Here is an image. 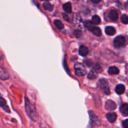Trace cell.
Returning a JSON list of instances; mask_svg holds the SVG:
<instances>
[{"label": "cell", "mask_w": 128, "mask_h": 128, "mask_svg": "<svg viewBox=\"0 0 128 128\" xmlns=\"http://www.w3.org/2000/svg\"><path fill=\"white\" fill-rule=\"evenodd\" d=\"M91 2H92L93 3L97 4V3H99V2H100L101 0H91Z\"/></svg>", "instance_id": "cell-24"}, {"label": "cell", "mask_w": 128, "mask_h": 128, "mask_svg": "<svg viewBox=\"0 0 128 128\" xmlns=\"http://www.w3.org/2000/svg\"><path fill=\"white\" fill-rule=\"evenodd\" d=\"M109 18L112 21H114L118 20L119 18V15H118V12L116 10H111L110 11V13H109Z\"/></svg>", "instance_id": "cell-6"}, {"label": "cell", "mask_w": 128, "mask_h": 128, "mask_svg": "<svg viewBox=\"0 0 128 128\" xmlns=\"http://www.w3.org/2000/svg\"><path fill=\"white\" fill-rule=\"evenodd\" d=\"M54 23L55 26H56L58 29H60V30H61V29H62L64 28L63 23H62L61 21H60V20H55V21H54Z\"/></svg>", "instance_id": "cell-19"}, {"label": "cell", "mask_w": 128, "mask_h": 128, "mask_svg": "<svg viewBox=\"0 0 128 128\" xmlns=\"http://www.w3.org/2000/svg\"><path fill=\"white\" fill-rule=\"evenodd\" d=\"M121 21L122 23L128 24V16L126 14L122 15L121 18Z\"/></svg>", "instance_id": "cell-21"}, {"label": "cell", "mask_w": 128, "mask_h": 128, "mask_svg": "<svg viewBox=\"0 0 128 128\" xmlns=\"http://www.w3.org/2000/svg\"><path fill=\"white\" fill-rule=\"evenodd\" d=\"M62 8H63V10L66 11V12H71L72 11V6H71V2H66L64 4H63L62 6Z\"/></svg>", "instance_id": "cell-15"}, {"label": "cell", "mask_w": 128, "mask_h": 128, "mask_svg": "<svg viewBox=\"0 0 128 128\" xmlns=\"http://www.w3.org/2000/svg\"><path fill=\"white\" fill-rule=\"evenodd\" d=\"M119 72H120V70L118 68L115 67V66H111L108 70V73L111 75L118 74Z\"/></svg>", "instance_id": "cell-14"}, {"label": "cell", "mask_w": 128, "mask_h": 128, "mask_svg": "<svg viewBox=\"0 0 128 128\" xmlns=\"http://www.w3.org/2000/svg\"><path fill=\"white\" fill-rule=\"evenodd\" d=\"M105 32L108 35L110 36H112L116 33V30L112 26H107L105 29Z\"/></svg>", "instance_id": "cell-10"}, {"label": "cell", "mask_w": 128, "mask_h": 128, "mask_svg": "<svg viewBox=\"0 0 128 128\" xmlns=\"http://www.w3.org/2000/svg\"><path fill=\"white\" fill-rule=\"evenodd\" d=\"M106 118L110 122H114L117 119V114L115 112H109L106 114Z\"/></svg>", "instance_id": "cell-7"}, {"label": "cell", "mask_w": 128, "mask_h": 128, "mask_svg": "<svg viewBox=\"0 0 128 128\" xmlns=\"http://www.w3.org/2000/svg\"><path fill=\"white\" fill-rule=\"evenodd\" d=\"M125 42H126V40H125L124 37H123L122 36H118L114 40V46L116 48H120L124 46Z\"/></svg>", "instance_id": "cell-4"}, {"label": "cell", "mask_w": 128, "mask_h": 128, "mask_svg": "<svg viewBox=\"0 0 128 128\" xmlns=\"http://www.w3.org/2000/svg\"><path fill=\"white\" fill-rule=\"evenodd\" d=\"M93 24L91 22H90L88 21H86L85 22V26L86 27L90 30V31L92 32L96 36H100L101 35V30H100V28L96 27V26H92Z\"/></svg>", "instance_id": "cell-2"}, {"label": "cell", "mask_w": 128, "mask_h": 128, "mask_svg": "<svg viewBox=\"0 0 128 128\" xmlns=\"http://www.w3.org/2000/svg\"><path fill=\"white\" fill-rule=\"evenodd\" d=\"M121 112L124 116H128V104H124L120 108Z\"/></svg>", "instance_id": "cell-12"}, {"label": "cell", "mask_w": 128, "mask_h": 128, "mask_svg": "<svg viewBox=\"0 0 128 128\" xmlns=\"http://www.w3.org/2000/svg\"><path fill=\"white\" fill-rule=\"evenodd\" d=\"M88 52H89V50L87 47L83 46V45L80 46V50H79V53H80V54L81 55V56H86V55L88 54Z\"/></svg>", "instance_id": "cell-9"}, {"label": "cell", "mask_w": 128, "mask_h": 128, "mask_svg": "<svg viewBox=\"0 0 128 128\" xmlns=\"http://www.w3.org/2000/svg\"><path fill=\"white\" fill-rule=\"evenodd\" d=\"M41 1H50V0H41Z\"/></svg>", "instance_id": "cell-25"}, {"label": "cell", "mask_w": 128, "mask_h": 128, "mask_svg": "<svg viewBox=\"0 0 128 128\" xmlns=\"http://www.w3.org/2000/svg\"><path fill=\"white\" fill-rule=\"evenodd\" d=\"M42 6H43L44 9L45 10H47V11H52L53 10V6L50 2H44L42 4Z\"/></svg>", "instance_id": "cell-18"}, {"label": "cell", "mask_w": 128, "mask_h": 128, "mask_svg": "<svg viewBox=\"0 0 128 128\" xmlns=\"http://www.w3.org/2000/svg\"><path fill=\"white\" fill-rule=\"evenodd\" d=\"M101 22V19H100V16H98V15H94V16H92V20H91V22L92 24H98L99 23H100Z\"/></svg>", "instance_id": "cell-17"}, {"label": "cell", "mask_w": 128, "mask_h": 128, "mask_svg": "<svg viewBox=\"0 0 128 128\" xmlns=\"http://www.w3.org/2000/svg\"><path fill=\"white\" fill-rule=\"evenodd\" d=\"M62 16H63V18L65 19V20H66V21H70V20L68 19L69 17L66 14H62Z\"/></svg>", "instance_id": "cell-23"}, {"label": "cell", "mask_w": 128, "mask_h": 128, "mask_svg": "<svg viewBox=\"0 0 128 128\" xmlns=\"http://www.w3.org/2000/svg\"><path fill=\"white\" fill-rule=\"evenodd\" d=\"M106 108L108 110H114L116 109V106L113 101H108L106 102Z\"/></svg>", "instance_id": "cell-13"}, {"label": "cell", "mask_w": 128, "mask_h": 128, "mask_svg": "<svg viewBox=\"0 0 128 128\" xmlns=\"http://www.w3.org/2000/svg\"><path fill=\"white\" fill-rule=\"evenodd\" d=\"M25 106H26V111L28 116L33 121H36L38 118V114L35 106L32 104L26 98L25 99Z\"/></svg>", "instance_id": "cell-1"}, {"label": "cell", "mask_w": 128, "mask_h": 128, "mask_svg": "<svg viewBox=\"0 0 128 128\" xmlns=\"http://www.w3.org/2000/svg\"><path fill=\"white\" fill-rule=\"evenodd\" d=\"M10 75L4 68L0 66V79L2 80H6L9 78Z\"/></svg>", "instance_id": "cell-5"}, {"label": "cell", "mask_w": 128, "mask_h": 128, "mask_svg": "<svg viewBox=\"0 0 128 128\" xmlns=\"http://www.w3.org/2000/svg\"><path fill=\"white\" fill-rule=\"evenodd\" d=\"M122 126L125 128H128V120H126L122 122Z\"/></svg>", "instance_id": "cell-22"}, {"label": "cell", "mask_w": 128, "mask_h": 128, "mask_svg": "<svg viewBox=\"0 0 128 128\" xmlns=\"http://www.w3.org/2000/svg\"><path fill=\"white\" fill-rule=\"evenodd\" d=\"M104 81L105 80H104L103 83H102L101 81H100V83H101V88L104 90V92L105 93L107 94H110V88H109L108 86H107V82H106V84H104Z\"/></svg>", "instance_id": "cell-16"}, {"label": "cell", "mask_w": 128, "mask_h": 128, "mask_svg": "<svg viewBox=\"0 0 128 128\" xmlns=\"http://www.w3.org/2000/svg\"><path fill=\"white\" fill-rule=\"evenodd\" d=\"M97 76H98L97 73L93 71H90V73H89L88 75V78L91 79V80H93V79L96 78H97Z\"/></svg>", "instance_id": "cell-20"}, {"label": "cell", "mask_w": 128, "mask_h": 128, "mask_svg": "<svg viewBox=\"0 0 128 128\" xmlns=\"http://www.w3.org/2000/svg\"><path fill=\"white\" fill-rule=\"evenodd\" d=\"M0 107L2 108L5 111H6V112H10V109H9L8 106L6 104V101H5L2 98H1V96H0Z\"/></svg>", "instance_id": "cell-8"}, {"label": "cell", "mask_w": 128, "mask_h": 128, "mask_svg": "<svg viewBox=\"0 0 128 128\" xmlns=\"http://www.w3.org/2000/svg\"><path fill=\"white\" fill-rule=\"evenodd\" d=\"M116 92L118 94H122L125 92V86L123 84H118L116 87Z\"/></svg>", "instance_id": "cell-11"}, {"label": "cell", "mask_w": 128, "mask_h": 128, "mask_svg": "<svg viewBox=\"0 0 128 128\" xmlns=\"http://www.w3.org/2000/svg\"><path fill=\"white\" fill-rule=\"evenodd\" d=\"M75 73L78 76H84L86 74V70L84 65L81 63H76L74 65Z\"/></svg>", "instance_id": "cell-3"}]
</instances>
